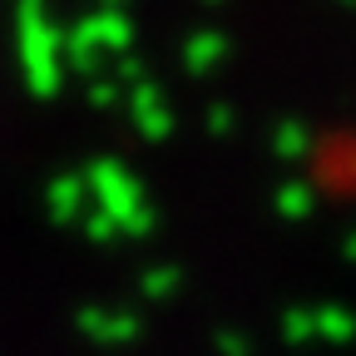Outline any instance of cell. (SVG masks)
Segmentation results:
<instances>
[{"label": "cell", "mask_w": 356, "mask_h": 356, "mask_svg": "<svg viewBox=\"0 0 356 356\" xmlns=\"http://www.w3.org/2000/svg\"><path fill=\"white\" fill-rule=\"evenodd\" d=\"M95 184H99V203H104V222L129 238H144L154 228V208L139 188V178H134L124 163H99L95 168Z\"/></svg>", "instance_id": "obj_1"}, {"label": "cell", "mask_w": 356, "mask_h": 356, "mask_svg": "<svg viewBox=\"0 0 356 356\" xmlns=\"http://www.w3.org/2000/svg\"><path fill=\"white\" fill-rule=\"evenodd\" d=\"M282 341L287 346H312V341L346 346L356 341V312L351 307H292L282 317Z\"/></svg>", "instance_id": "obj_2"}, {"label": "cell", "mask_w": 356, "mask_h": 356, "mask_svg": "<svg viewBox=\"0 0 356 356\" xmlns=\"http://www.w3.org/2000/svg\"><path fill=\"white\" fill-rule=\"evenodd\" d=\"M134 114H139V129L149 134V139H168L173 134V109L163 99V89L149 84V79L134 84Z\"/></svg>", "instance_id": "obj_3"}, {"label": "cell", "mask_w": 356, "mask_h": 356, "mask_svg": "<svg viewBox=\"0 0 356 356\" xmlns=\"http://www.w3.org/2000/svg\"><path fill=\"white\" fill-rule=\"evenodd\" d=\"M99 44H104V50H124V44H129V20L124 15H99V20H89L79 35H74V50H99Z\"/></svg>", "instance_id": "obj_4"}, {"label": "cell", "mask_w": 356, "mask_h": 356, "mask_svg": "<svg viewBox=\"0 0 356 356\" xmlns=\"http://www.w3.org/2000/svg\"><path fill=\"white\" fill-rule=\"evenodd\" d=\"M222 55H228V40H222L218 30H203V35H193V40L184 44V65H188L193 74H208Z\"/></svg>", "instance_id": "obj_5"}, {"label": "cell", "mask_w": 356, "mask_h": 356, "mask_svg": "<svg viewBox=\"0 0 356 356\" xmlns=\"http://www.w3.org/2000/svg\"><path fill=\"white\" fill-rule=\"evenodd\" d=\"M273 149H277V159H287V163L307 159V154H312V134H307V124H302V119H282V124L273 129Z\"/></svg>", "instance_id": "obj_6"}, {"label": "cell", "mask_w": 356, "mask_h": 356, "mask_svg": "<svg viewBox=\"0 0 356 356\" xmlns=\"http://www.w3.org/2000/svg\"><path fill=\"white\" fill-rule=\"evenodd\" d=\"M312 208H317V198H312V184H297V178H292V184L277 188V213H282V218H307Z\"/></svg>", "instance_id": "obj_7"}, {"label": "cell", "mask_w": 356, "mask_h": 356, "mask_svg": "<svg viewBox=\"0 0 356 356\" xmlns=\"http://www.w3.org/2000/svg\"><path fill=\"white\" fill-rule=\"evenodd\" d=\"M89 327H95L99 337H109V341H119V337L129 341L134 332H139V317H129V312H109L104 322H89Z\"/></svg>", "instance_id": "obj_8"}, {"label": "cell", "mask_w": 356, "mask_h": 356, "mask_svg": "<svg viewBox=\"0 0 356 356\" xmlns=\"http://www.w3.org/2000/svg\"><path fill=\"white\" fill-rule=\"evenodd\" d=\"M144 292L149 297H173L178 292V267H149V273H144Z\"/></svg>", "instance_id": "obj_9"}, {"label": "cell", "mask_w": 356, "mask_h": 356, "mask_svg": "<svg viewBox=\"0 0 356 356\" xmlns=\"http://www.w3.org/2000/svg\"><path fill=\"white\" fill-rule=\"evenodd\" d=\"M218 351L222 356H252V341L248 337H233V332H218Z\"/></svg>", "instance_id": "obj_10"}, {"label": "cell", "mask_w": 356, "mask_h": 356, "mask_svg": "<svg viewBox=\"0 0 356 356\" xmlns=\"http://www.w3.org/2000/svg\"><path fill=\"white\" fill-rule=\"evenodd\" d=\"M208 129H213V134H228V129H233V109H228V104H213V109H208Z\"/></svg>", "instance_id": "obj_11"}, {"label": "cell", "mask_w": 356, "mask_h": 356, "mask_svg": "<svg viewBox=\"0 0 356 356\" xmlns=\"http://www.w3.org/2000/svg\"><path fill=\"white\" fill-rule=\"evenodd\" d=\"M346 257H356V233H351V238H346Z\"/></svg>", "instance_id": "obj_12"}, {"label": "cell", "mask_w": 356, "mask_h": 356, "mask_svg": "<svg viewBox=\"0 0 356 356\" xmlns=\"http://www.w3.org/2000/svg\"><path fill=\"white\" fill-rule=\"evenodd\" d=\"M341 6H356V0H341Z\"/></svg>", "instance_id": "obj_13"}, {"label": "cell", "mask_w": 356, "mask_h": 356, "mask_svg": "<svg viewBox=\"0 0 356 356\" xmlns=\"http://www.w3.org/2000/svg\"><path fill=\"white\" fill-rule=\"evenodd\" d=\"M208 6H218V0H208Z\"/></svg>", "instance_id": "obj_14"}]
</instances>
